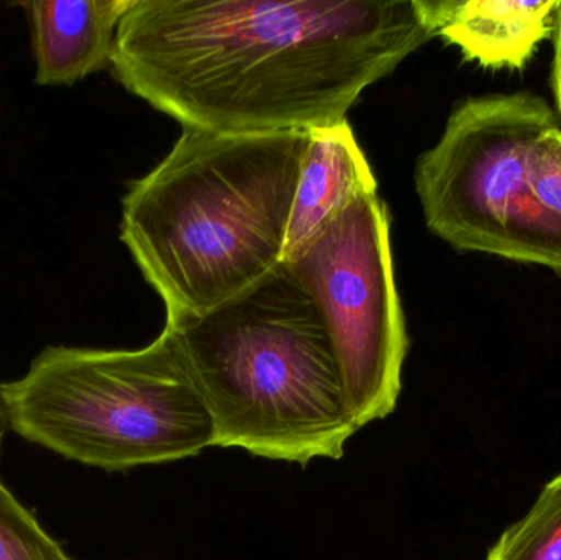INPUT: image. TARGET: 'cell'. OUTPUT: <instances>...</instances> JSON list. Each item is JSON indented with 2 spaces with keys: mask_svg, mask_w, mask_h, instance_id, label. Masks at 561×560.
Wrapping results in <instances>:
<instances>
[{
  "mask_svg": "<svg viewBox=\"0 0 561 560\" xmlns=\"http://www.w3.org/2000/svg\"><path fill=\"white\" fill-rule=\"evenodd\" d=\"M486 560H561V473L526 516L506 529Z\"/></svg>",
  "mask_w": 561,
  "mask_h": 560,
  "instance_id": "cell-11",
  "label": "cell"
},
{
  "mask_svg": "<svg viewBox=\"0 0 561 560\" xmlns=\"http://www.w3.org/2000/svg\"><path fill=\"white\" fill-rule=\"evenodd\" d=\"M2 393L20 437L107 472L214 446L213 420L164 329L137 351L49 345Z\"/></svg>",
  "mask_w": 561,
  "mask_h": 560,
  "instance_id": "cell-4",
  "label": "cell"
},
{
  "mask_svg": "<svg viewBox=\"0 0 561 560\" xmlns=\"http://www.w3.org/2000/svg\"><path fill=\"white\" fill-rule=\"evenodd\" d=\"M559 0H432L435 36L483 68L524 69L556 32Z\"/></svg>",
  "mask_w": 561,
  "mask_h": 560,
  "instance_id": "cell-8",
  "label": "cell"
},
{
  "mask_svg": "<svg viewBox=\"0 0 561 560\" xmlns=\"http://www.w3.org/2000/svg\"><path fill=\"white\" fill-rule=\"evenodd\" d=\"M164 331L213 420L214 446L307 466L340 459L359 431L325 324L286 265Z\"/></svg>",
  "mask_w": 561,
  "mask_h": 560,
  "instance_id": "cell-3",
  "label": "cell"
},
{
  "mask_svg": "<svg viewBox=\"0 0 561 560\" xmlns=\"http://www.w3.org/2000/svg\"><path fill=\"white\" fill-rule=\"evenodd\" d=\"M504 259L561 273V127L537 138L511 203Z\"/></svg>",
  "mask_w": 561,
  "mask_h": 560,
  "instance_id": "cell-10",
  "label": "cell"
},
{
  "mask_svg": "<svg viewBox=\"0 0 561 560\" xmlns=\"http://www.w3.org/2000/svg\"><path fill=\"white\" fill-rule=\"evenodd\" d=\"M10 431L0 385V449ZM0 560H76L0 480Z\"/></svg>",
  "mask_w": 561,
  "mask_h": 560,
  "instance_id": "cell-12",
  "label": "cell"
},
{
  "mask_svg": "<svg viewBox=\"0 0 561 560\" xmlns=\"http://www.w3.org/2000/svg\"><path fill=\"white\" fill-rule=\"evenodd\" d=\"M553 39H556V55H553L552 85L553 94H556L557 114H559L561 122V0H559V7H557Z\"/></svg>",
  "mask_w": 561,
  "mask_h": 560,
  "instance_id": "cell-13",
  "label": "cell"
},
{
  "mask_svg": "<svg viewBox=\"0 0 561 560\" xmlns=\"http://www.w3.org/2000/svg\"><path fill=\"white\" fill-rule=\"evenodd\" d=\"M131 0H32L22 3L32 32L38 85H72L111 68L122 16Z\"/></svg>",
  "mask_w": 561,
  "mask_h": 560,
  "instance_id": "cell-7",
  "label": "cell"
},
{
  "mask_svg": "<svg viewBox=\"0 0 561 560\" xmlns=\"http://www.w3.org/2000/svg\"><path fill=\"white\" fill-rule=\"evenodd\" d=\"M434 36L432 0H131L111 69L184 128L317 130Z\"/></svg>",
  "mask_w": 561,
  "mask_h": 560,
  "instance_id": "cell-1",
  "label": "cell"
},
{
  "mask_svg": "<svg viewBox=\"0 0 561 560\" xmlns=\"http://www.w3.org/2000/svg\"><path fill=\"white\" fill-rule=\"evenodd\" d=\"M561 127L556 108L530 91L470 98L440 140L419 158L415 187L428 230L460 252H506L511 203L540 135Z\"/></svg>",
  "mask_w": 561,
  "mask_h": 560,
  "instance_id": "cell-6",
  "label": "cell"
},
{
  "mask_svg": "<svg viewBox=\"0 0 561 560\" xmlns=\"http://www.w3.org/2000/svg\"><path fill=\"white\" fill-rule=\"evenodd\" d=\"M284 265L325 324L353 423L362 430L389 416L401 397L409 338L381 197H356Z\"/></svg>",
  "mask_w": 561,
  "mask_h": 560,
  "instance_id": "cell-5",
  "label": "cell"
},
{
  "mask_svg": "<svg viewBox=\"0 0 561 560\" xmlns=\"http://www.w3.org/2000/svg\"><path fill=\"white\" fill-rule=\"evenodd\" d=\"M378 193V181L348 121L310 130L287 227L284 263L304 249L356 197Z\"/></svg>",
  "mask_w": 561,
  "mask_h": 560,
  "instance_id": "cell-9",
  "label": "cell"
},
{
  "mask_svg": "<svg viewBox=\"0 0 561 560\" xmlns=\"http://www.w3.org/2000/svg\"><path fill=\"white\" fill-rule=\"evenodd\" d=\"M310 130L184 128L122 201L121 239L167 306V321L207 315L284 265Z\"/></svg>",
  "mask_w": 561,
  "mask_h": 560,
  "instance_id": "cell-2",
  "label": "cell"
}]
</instances>
